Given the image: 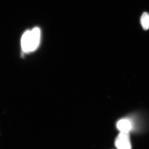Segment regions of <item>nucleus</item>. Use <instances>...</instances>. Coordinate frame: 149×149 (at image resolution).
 <instances>
[{"label": "nucleus", "instance_id": "nucleus-2", "mask_svg": "<svg viewBox=\"0 0 149 149\" xmlns=\"http://www.w3.org/2000/svg\"><path fill=\"white\" fill-rule=\"evenodd\" d=\"M115 146L118 149H131L129 133L120 132L115 140Z\"/></svg>", "mask_w": 149, "mask_h": 149}, {"label": "nucleus", "instance_id": "nucleus-3", "mask_svg": "<svg viewBox=\"0 0 149 149\" xmlns=\"http://www.w3.org/2000/svg\"><path fill=\"white\" fill-rule=\"evenodd\" d=\"M117 127L121 132L129 133L132 129V124L129 120L124 119L118 122Z\"/></svg>", "mask_w": 149, "mask_h": 149}, {"label": "nucleus", "instance_id": "nucleus-4", "mask_svg": "<svg viewBox=\"0 0 149 149\" xmlns=\"http://www.w3.org/2000/svg\"><path fill=\"white\" fill-rule=\"evenodd\" d=\"M141 22L142 28L144 30L149 29V14L147 12L143 13L141 17Z\"/></svg>", "mask_w": 149, "mask_h": 149}, {"label": "nucleus", "instance_id": "nucleus-1", "mask_svg": "<svg viewBox=\"0 0 149 149\" xmlns=\"http://www.w3.org/2000/svg\"><path fill=\"white\" fill-rule=\"evenodd\" d=\"M41 38V31L38 28L25 31L21 39L22 49L24 52H31L37 49Z\"/></svg>", "mask_w": 149, "mask_h": 149}]
</instances>
